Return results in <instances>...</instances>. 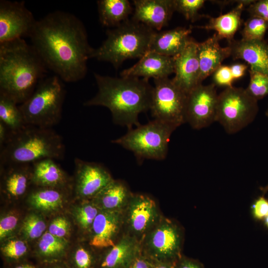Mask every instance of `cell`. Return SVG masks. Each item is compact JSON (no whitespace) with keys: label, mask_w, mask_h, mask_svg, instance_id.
<instances>
[{"label":"cell","mask_w":268,"mask_h":268,"mask_svg":"<svg viewBox=\"0 0 268 268\" xmlns=\"http://www.w3.org/2000/svg\"><path fill=\"white\" fill-rule=\"evenodd\" d=\"M78 201L72 209V215L81 231L89 235L94 220L100 210L92 200Z\"/></svg>","instance_id":"obj_32"},{"label":"cell","mask_w":268,"mask_h":268,"mask_svg":"<svg viewBox=\"0 0 268 268\" xmlns=\"http://www.w3.org/2000/svg\"><path fill=\"white\" fill-rule=\"evenodd\" d=\"M213 83L198 85L187 96L185 122L194 129L205 128L216 122L218 94Z\"/></svg>","instance_id":"obj_13"},{"label":"cell","mask_w":268,"mask_h":268,"mask_svg":"<svg viewBox=\"0 0 268 268\" xmlns=\"http://www.w3.org/2000/svg\"><path fill=\"white\" fill-rule=\"evenodd\" d=\"M3 256L7 260L16 263L24 261L28 252L24 241L12 239L7 242L1 248Z\"/></svg>","instance_id":"obj_36"},{"label":"cell","mask_w":268,"mask_h":268,"mask_svg":"<svg viewBox=\"0 0 268 268\" xmlns=\"http://www.w3.org/2000/svg\"><path fill=\"white\" fill-rule=\"evenodd\" d=\"M66 95L63 81L57 75L45 76L29 97L19 105L26 125L52 128L62 118Z\"/></svg>","instance_id":"obj_6"},{"label":"cell","mask_w":268,"mask_h":268,"mask_svg":"<svg viewBox=\"0 0 268 268\" xmlns=\"http://www.w3.org/2000/svg\"><path fill=\"white\" fill-rule=\"evenodd\" d=\"M220 40L215 33L211 37L202 42H197L198 56L200 65L199 82L213 74L222 62L231 56L230 48L222 47Z\"/></svg>","instance_id":"obj_22"},{"label":"cell","mask_w":268,"mask_h":268,"mask_svg":"<svg viewBox=\"0 0 268 268\" xmlns=\"http://www.w3.org/2000/svg\"><path fill=\"white\" fill-rule=\"evenodd\" d=\"M192 27H178L156 32L151 38L149 50L161 55L174 57L181 53L192 38L190 37Z\"/></svg>","instance_id":"obj_24"},{"label":"cell","mask_w":268,"mask_h":268,"mask_svg":"<svg viewBox=\"0 0 268 268\" xmlns=\"http://www.w3.org/2000/svg\"><path fill=\"white\" fill-rule=\"evenodd\" d=\"M65 152L63 138L52 128L27 125L0 149V166L32 164L48 158L62 160Z\"/></svg>","instance_id":"obj_4"},{"label":"cell","mask_w":268,"mask_h":268,"mask_svg":"<svg viewBox=\"0 0 268 268\" xmlns=\"http://www.w3.org/2000/svg\"><path fill=\"white\" fill-rule=\"evenodd\" d=\"M173 59L175 75L172 79L187 95L201 84L197 41L192 38L184 50Z\"/></svg>","instance_id":"obj_16"},{"label":"cell","mask_w":268,"mask_h":268,"mask_svg":"<svg viewBox=\"0 0 268 268\" xmlns=\"http://www.w3.org/2000/svg\"><path fill=\"white\" fill-rule=\"evenodd\" d=\"M174 127L153 120L139 125L112 142L132 151L138 159L161 160L166 157L168 143Z\"/></svg>","instance_id":"obj_7"},{"label":"cell","mask_w":268,"mask_h":268,"mask_svg":"<svg viewBox=\"0 0 268 268\" xmlns=\"http://www.w3.org/2000/svg\"><path fill=\"white\" fill-rule=\"evenodd\" d=\"M48 68L24 39L0 44V94L21 104L46 76Z\"/></svg>","instance_id":"obj_3"},{"label":"cell","mask_w":268,"mask_h":268,"mask_svg":"<svg viewBox=\"0 0 268 268\" xmlns=\"http://www.w3.org/2000/svg\"><path fill=\"white\" fill-rule=\"evenodd\" d=\"M34 186L61 188H72V178L53 159H44L32 164Z\"/></svg>","instance_id":"obj_25"},{"label":"cell","mask_w":268,"mask_h":268,"mask_svg":"<svg viewBox=\"0 0 268 268\" xmlns=\"http://www.w3.org/2000/svg\"><path fill=\"white\" fill-rule=\"evenodd\" d=\"M176 268H204L202 265L198 261L182 257L178 260Z\"/></svg>","instance_id":"obj_44"},{"label":"cell","mask_w":268,"mask_h":268,"mask_svg":"<svg viewBox=\"0 0 268 268\" xmlns=\"http://www.w3.org/2000/svg\"><path fill=\"white\" fill-rule=\"evenodd\" d=\"M124 226L123 211L100 210L93 223L89 244L97 249L109 248L119 239Z\"/></svg>","instance_id":"obj_15"},{"label":"cell","mask_w":268,"mask_h":268,"mask_svg":"<svg viewBox=\"0 0 268 268\" xmlns=\"http://www.w3.org/2000/svg\"><path fill=\"white\" fill-rule=\"evenodd\" d=\"M264 221L265 226L268 229V215L264 219Z\"/></svg>","instance_id":"obj_51"},{"label":"cell","mask_w":268,"mask_h":268,"mask_svg":"<svg viewBox=\"0 0 268 268\" xmlns=\"http://www.w3.org/2000/svg\"><path fill=\"white\" fill-rule=\"evenodd\" d=\"M248 67V65L240 63L234 64L231 65L230 67L234 80L243 77Z\"/></svg>","instance_id":"obj_45"},{"label":"cell","mask_w":268,"mask_h":268,"mask_svg":"<svg viewBox=\"0 0 268 268\" xmlns=\"http://www.w3.org/2000/svg\"><path fill=\"white\" fill-rule=\"evenodd\" d=\"M253 217L257 220H264L268 215V200L263 196L259 197L251 206Z\"/></svg>","instance_id":"obj_41"},{"label":"cell","mask_w":268,"mask_h":268,"mask_svg":"<svg viewBox=\"0 0 268 268\" xmlns=\"http://www.w3.org/2000/svg\"><path fill=\"white\" fill-rule=\"evenodd\" d=\"M96 94L85 106H100L111 112L113 122L127 127L140 125L138 115L149 110L153 86L148 81L134 77H114L94 73Z\"/></svg>","instance_id":"obj_2"},{"label":"cell","mask_w":268,"mask_h":268,"mask_svg":"<svg viewBox=\"0 0 268 268\" xmlns=\"http://www.w3.org/2000/svg\"><path fill=\"white\" fill-rule=\"evenodd\" d=\"M12 268H39V267H36L35 265L24 260L14 263Z\"/></svg>","instance_id":"obj_49"},{"label":"cell","mask_w":268,"mask_h":268,"mask_svg":"<svg viewBox=\"0 0 268 268\" xmlns=\"http://www.w3.org/2000/svg\"><path fill=\"white\" fill-rule=\"evenodd\" d=\"M19 221L18 216L10 213L2 216L0 220V239L3 240L16 229Z\"/></svg>","instance_id":"obj_40"},{"label":"cell","mask_w":268,"mask_h":268,"mask_svg":"<svg viewBox=\"0 0 268 268\" xmlns=\"http://www.w3.org/2000/svg\"><path fill=\"white\" fill-rule=\"evenodd\" d=\"M177 261L173 262H161L154 261L153 268H176Z\"/></svg>","instance_id":"obj_48"},{"label":"cell","mask_w":268,"mask_h":268,"mask_svg":"<svg viewBox=\"0 0 268 268\" xmlns=\"http://www.w3.org/2000/svg\"><path fill=\"white\" fill-rule=\"evenodd\" d=\"M72 194L78 200H92L113 179L108 170L101 164L78 158L74 160Z\"/></svg>","instance_id":"obj_14"},{"label":"cell","mask_w":268,"mask_h":268,"mask_svg":"<svg viewBox=\"0 0 268 268\" xmlns=\"http://www.w3.org/2000/svg\"><path fill=\"white\" fill-rule=\"evenodd\" d=\"M123 215L125 234L140 244L162 217L154 201L140 194H132Z\"/></svg>","instance_id":"obj_11"},{"label":"cell","mask_w":268,"mask_h":268,"mask_svg":"<svg viewBox=\"0 0 268 268\" xmlns=\"http://www.w3.org/2000/svg\"><path fill=\"white\" fill-rule=\"evenodd\" d=\"M149 110L154 120L177 128L185 122L187 95L169 77L154 79Z\"/></svg>","instance_id":"obj_9"},{"label":"cell","mask_w":268,"mask_h":268,"mask_svg":"<svg viewBox=\"0 0 268 268\" xmlns=\"http://www.w3.org/2000/svg\"><path fill=\"white\" fill-rule=\"evenodd\" d=\"M228 43L234 60H243L250 69L268 74V43L265 40L233 39Z\"/></svg>","instance_id":"obj_20"},{"label":"cell","mask_w":268,"mask_h":268,"mask_svg":"<svg viewBox=\"0 0 268 268\" xmlns=\"http://www.w3.org/2000/svg\"><path fill=\"white\" fill-rule=\"evenodd\" d=\"M258 109V101L246 89L226 87L218 96L216 122L227 133L235 134L254 121Z\"/></svg>","instance_id":"obj_8"},{"label":"cell","mask_w":268,"mask_h":268,"mask_svg":"<svg viewBox=\"0 0 268 268\" xmlns=\"http://www.w3.org/2000/svg\"><path fill=\"white\" fill-rule=\"evenodd\" d=\"M71 230V223L68 218L64 215H58L51 220L48 231L55 236L67 239Z\"/></svg>","instance_id":"obj_38"},{"label":"cell","mask_w":268,"mask_h":268,"mask_svg":"<svg viewBox=\"0 0 268 268\" xmlns=\"http://www.w3.org/2000/svg\"><path fill=\"white\" fill-rule=\"evenodd\" d=\"M155 31L129 19L106 31V39L99 47L93 48L90 59L109 62L118 68L127 59H139L143 56L149 50Z\"/></svg>","instance_id":"obj_5"},{"label":"cell","mask_w":268,"mask_h":268,"mask_svg":"<svg viewBox=\"0 0 268 268\" xmlns=\"http://www.w3.org/2000/svg\"><path fill=\"white\" fill-rule=\"evenodd\" d=\"M213 83L215 85L229 87L234 80L230 66L221 65L213 73Z\"/></svg>","instance_id":"obj_39"},{"label":"cell","mask_w":268,"mask_h":268,"mask_svg":"<svg viewBox=\"0 0 268 268\" xmlns=\"http://www.w3.org/2000/svg\"><path fill=\"white\" fill-rule=\"evenodd\" d=\"M18 104L7 96L0 94V121L14 134L27 125Z\"/></svg>","instance_id":"obj_30"},{"label":"cell","mask_w":268,"mask_h":268,"mask_svg":"<svg viewBox=\"0 0 268 268\" xmlns=\"http://www.w3.org/2000/svg\"><path fill=\"white\" fill-rule=\"evenodd\" d=\"M174 73L173 57L164 56L148 51L132 67L124 69L120 74L122 77H141L148 81L168 77Z\"/></svg>","instance_id":"obj_18"},{"label":"cell","mask_w":268,"mask_h":268,"mask_svg":"<svg viewBox=\"0 0 268 268\" xmlns=\"http://www.w3.org/2000/svg\"><path fill=\"white\" fill-rule=\"evenodd\" d=\"M260 190L263 192V194L268 193V184L266 186L261 187L260 188Z\"/></svg>","instance_id":"obj_50"},{"label":"cell","mask_w":268,"mask_h":268,"mask_svg":"<svg viewBox=\"0 0 268 268\" xmlns=\"http://www.w3.org/2000/svg\"><path fill=\"white\" fill-rule=\"evenodd\" d=\"M132 194L124 182L113 179L92 200L100 210L124 211Z\"/></svg>","instance_id":"obj_27"},{"label":"cell","mask_w":268,"mask_h":268,"mask_svg":"<svg viewBox=\"0 0 268 268\" xmlns=\"http://www.w3.org/2000/svg\"><path fill=\"white\" fill-rule=\"evenodd\" d=\"M108 249L99 257L97 268H128L141 250L140 243L126 234Z\"/></svg>","instance_id":"obj_21"},{"label":"cell","mask_w":268,"mask_h":268,"mask_svg":"<svg viewBox=\"0 0 268 268\" xmlns=\"http://www.w3.org/2000/svg\"><path fill=\"white\" fill-rule=\"evenodd\" d=\"M246 9L251 16L258 17L268 21V0H255Z\"/></svg>","instance_id":"obj_42"},{"label":"cell","mask_w":268,"mask_h":268,"mask_svg":"<svg viewBox=\"0 0 268 268\" xmlns=\"http://www.w3.org/2000/svg\"><path fill=\"white\" fill-rule=\"evenodd\" d=\"M99 19L104 26L114 28L129 19L133 8L128 0H99Z\"/></svg>","instance_id":"obj_29"},{"label":"cell","mask_w":268,"mask_h":268,"mask_svg":"<svg viewBox=\"0 0 268 268\" xmlns=\"http://www.w3.org/2000/svg\"><path fill=\"white\" fill-rule=\"evenodd\" d=\"M39 268H68L65 261L41 264Z\"/></svg>","instance_id":"obj_47"},{"label":"cell","mask_w":268,"mask_h":268,"mask_svg":"<svg viewBox=\"0 0 268 268\" xmlns=\"http://www.w3.org/2000/svg\"><path fill=\"white\" fill-rule=\"evenodd\" d=\"M183 239L181 227L173 221L162 217L144 237L141 248L154 261L176 262L182 256Z\"/></svg>","instance_id":"obj_10"},{"label":"cell","mask_w":268,"mask_h":268,"mask_svg":"<svg viewBox=\"0 0 268 268\" xmlns=\"http://www.w3.org/2000/svg\"><path fill=\"white\" fill-rule=\"evenodd\" d=\"M266 115L267 116V117L268 118V108L267 110V111L266 112Z\"/></svg>","instance_id":"obj_52"},{"label":"cell","mask_w":268,"mask_h":268,"mask_svg":"<svg viewBox=\"0 0 268 268\" xmlns=\"http://www.w3.org/2000/svg\"><path fill=\"white\" fill-rule=\"evenodd\" d=\"M154 261L141 250L128 268H153Z\"/></svg>","instance_id":"obj_43"},{"label":"cell","mask_w":268,"mask_h":268,"mask_svg":"<svg viewBox=\"0 0 268 268\" xmlns=\"http://www.w3.org/2000/svg\"><path fill=\"white\" fill-rule=\"evenodd\" d=\"M46 223L37 212L28 214L24 219L20 232L25 240H34L39 239L46 232Z\"/></svg>","instance_id":"obj_33"},{"label":"cell","mask_w":268,"mask_h":268,"mask_svg":"<svg viewBox=\"0 0 268 268\" xmlns=\"http://www.w3.org/2000/svg\"><path fill=\"white\" fill-rule=\"evenodd\" d=\"M72 195L71 188L33 186L27 196V201L37 212L52 213L62 209Z\"/></svg>","instance_id":"obj_23"},{"label":"cell","mask_w":268,"mask_h":268,"mask_svg":"<svg viewBox=\"0 0 268 268\" xmlns=\"http://www.w3.org/2000/svg\"><path fill=\"white\" fill-rule=\"evenodd\" d=\"M98 260L91 247L78 244L69 249L64 261L68 268H97Z\"/></svg>","instance_id":"obj_31"},{"label":"cell","mask_w":268,"mask_h":268,"mask_svg":"<svg viewBox=\"0 0 268 268\" xmlns=\"http://www.w3.org/2000/svg\"><path fill=\"white\" fill-rule=\"evenodd\" d=\"M133 3L131 19L159 31L168 24L176 11L174 0H134Z\"/></svg>","instance_id":"obj_17"},{"label":"cell","mask_w":268,"mask_h":268,"mask_svg":"<svg viewBox=\"0 0 268 268\" xmlns=\"http://www.w3.org/2000/svg\"><path fill=\"white\" fill-rule=\"evenodd\" d=\"M11 135L7 127L0 121V149L7 142Z\"/></svg>","instance_id":"obj_46"},{"label":"cell","mask_w":268,"mask_h":268,"mask_svg":"<svg viewBox=\"0 0 268 268\" xmlns=\"http://www.w3.org/2000/svg\"><path fill=\"white\" fill-rule=\"evenodd\" d=\"M204 0H174L175 10L183 15L185 18L192 22L203 16L199 10L203 6Z\"/></svg>","instance_id":"obj_37"},{"label":"cell","mask_w":268,"mask_h":268,"mask_svg":"<svg viewBox=\"0 0 268 268\" xmlns=\"http://www.w3.org/2000/svg\"><path fill=\"white\" fill-rule=\"evenodd\" d=\"M29 38L48 69L63 81L82 79L93 48L81 21L72 13L56 10L37 20Z\"/></svg>","instance_id":"obj_1"},{"label":"cell","mask_w":268,"mask_h":268,"mask_svg":"<svg viewBox=\"0 0 268 268\" xmlns=\"http://www.w3.org/2000/svg\"><path fill=\"white\" fill-rule=\"evenodd\" d=\"M255 0H239L238 4L228 12L216 17H209L207 24L203 26H192V28L214 30L219 40L226 39L227 41L234 39L236 32L239 29L242 23L241 15L246 6H249Z\"/></svg>","instance_id":"obj_26"},{"label":"cell","mask_w":268,"mask_h":268,"mask_svg":"<svg viewBox=\"0 0 268 268\" xmlns=\"http://www.w3.org/2000/svg\"><path fill=\"white\" fill-rule=\"evenodd\" d=\"M268 30V21L258 17L251 16L244 23L241 31L243 39L263 40Z\"/></svg>","instance_id":"obj_34"},{"label":"cell","mask_w":268,"mask_h":268,"mask_svg":"<svg viewBox=\"0 0 268 268\" xmlns=\"http://www.w3.org/2000/svg\"><path fill=\"white\" fill-rule=\"evenodd\" d=\"M1 191L8 199L18 200L28 195L32 183V164H13L0 167Z\"/></svg>","instance_id":"obj_19"},{"label":"cell","mask_w":268,"mask_h":268,"mask_svg":"<svg viewBox=\"0 0 268 268\" xmlns=\"http://www.w3.org/2000/svg\"><path fill=\"white\" fill-rule=\"evenodd\" d=\"M69 249L67 239L46 231L38 240L35 254L41 264L64 261Z\"/></svg>","instance_id":"obj_28"},{"label":"cell","mask_w":268,"mask_h":268,"mask_svg":"<svg viewBox=\"0 0 268 268\" xmlns=\"http://www.w3.org/2000/svg\"><path fill=\"white\" fill-rule=\"evenodd\" d=\"M249 72L250 82L246 90L258 101L268 95V74L251 69Z\"/></svg>","instance_id":"obj_35"},{"label":"cell","mask_w":268,"mask_h":268,"mask_svg":"<svg viewBox=\"0 0 268 268\" xmlns=\"http://www.w3.org/2000/svg\"><path fill=\"white\" fill-rule=\"evenodd\" d=\"M36 22L24 1L0 0V44L29 37Z\"/></svg>","instance_id":"obj_12"}]
</instances>
